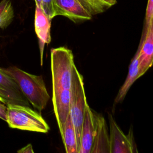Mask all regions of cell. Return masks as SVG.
<instances>
[{"label":"cell","mask_w":153,"mask_h":153,"mask_svg":"<svg viewBox=\"0 0 153 153\" xmlns=\"http://www.w3.org/2000/svg\"><path fill=\"white\" fill-rule=\"evenodd\" d=\"M4 69L16 80L29 103L40 113L50 99L42 76L27 73L16 66Z\"/></svg>","instance_id":"obj_1"},{"label":"cell","mask_w":153,"mask_h":153,"mask_svg":"<svg viewBox=\"0 0 153 153\" xmlns=\"http://www.w3.org/2000/svg\"><path fill=\"white\" fill-rule=\"evenodd\" d=\"M7 123L12 128L39 133H47L50 127L40 113L30 106L9 104L7 105Z\"/></svg>","instance_id":"obj_2"},{"label":"cell","mask_w":153,"mask_h":153,"mask_svg":"<svg viewBox=\"0 0 153 153\" xmlns=\"http://www.w3.org/2000/svg\"><path fill=\"white\" fill-rule=\"evenodd\" d=\"M75 66L72 51L65 47L51 49L53 90H71L72 72Z\"/></svg>","instance_id":"obj_3"},{"label":"cell","mask_w":153,"mask_h":153,"mask_svg":"<svg viewBox=\"0 0 153 153\" xmlns=\"http://www.w3.org/2000/svg\"><path fill=\"white\" fill-rule=\"evenodd\" d=\"M71 93V100L70 112L75 129L79 150L81 127L85 110L88 104L84 90L83 76L79 72L75 65L74 66L72 72Z\"/></svg>","instance_id":"obj_4"},{"label":"cell","mask_w":153,"mask_h":153,"mask_svg":"<svg viewBox=\"0 0 153 153\" xmlns=\"http://www.w3.org/2000/svg\"><path fill=\"white\" fill-rule=\"evenodd\" d=\"M0 102L5 105L17 104L30 106L16 80L0 68Z\"/></svg>","instance_id":"obj_5"},{"label":"cell","mask_w":153,"mask_h":153,"mask_svg":"<svg viewBox=\"0 0 153 153\" xmlns=\"http://www.w3.org/2000/svg\"><path fill=\"white\" fill-rule=\"evenodd\" d=\"M110 153L137 152L134 142L132 130L125 134L121 130L111 115H109Z\"/></svg>","instance_id":"obj_6"},{"label":"cell","mask_w":153,"mask_h":153,"mask_svg":"<svg viewBox=\"0 0 153 153\" xmlns=\"http://www.w3.org/2000/svg\"><path fill=\"white\" fill-rule=\"evenodd\" d=\"M71 100V90L62 88L53 90L52 102L60 133L62 131L70 114Z\"/></svg>","instance_id":"obj_7"},{"label":"cell","mask_w":153,"mask_h":153,"mask_svg":"<svg viewBox=\"0 0 153 153\" xmlns=\"http://www.w3.org/2000/svg\"><path fill=\"white\" fill-rule=\"evenodd\" d=\"M96 130V114H94L88 105L87 106L82 121L79 153H91L93 146Z\"/></svg>","instance_id":"obj_8"},{"label":"cell","mask_w":153,"mask_h":153,"mask_svg":"<svg viewBox=\"0 0 153 153\" xmlns=\"http://www.w3.org/2000/svg\"><path fill=\"white\" fill-rule=\"evenodd\" d=\"M58 16H65L78 23L90 20L91 14L78 0H55Z\"/></svg>","instance_id":"obj_9"},{"label":"cell","mask_w":153,"mask_h":153,"mask_svg":"<svg viewBox=\"0 0 153 153\" xmlns=\"http://www.w3.org/2000/svg\"><path fill=\"white\" fill-rule=\"evenodd\" d=\"M139 67L142 76L153 65V20L142 35L139 46Z\"/></svg>","instance_id":"obj_10"},{"label":"cell","mask_w":153,"mask_h":153,"mask_svg":"<svg viewBox=\"0 0 153 153\" xmlns=\"http://www.w3.org/2000/svg\"><path fill=\"white\" fill-rule=\"evenodd\" d=\"M51 19L44 13L41 8L35 5L34 25L35 32L38 38L41 66L42 65L43 52L45 44H48L51 41Z\"/></svg>","instance_id":"obj_11"},{"label":"cell","mask_w":153,"mask_h":153,"mask_svg":"<svg viewBox=\"0 0 153 153\" xmlns=\"http://www.w3.org/2000/svg\"><path fill=\"white\" fill-rule=\"evenodd\" d=\"M110 153V137L105 118L96 114V130L91 153Z\"/></svg>","instance_id":"obj_12"},{"label":"cell","mask_w":153,"mask_h":153,"mask_svg":"<svg viewBox=\"0 0 153 153\" xmlns=\"http://www.w3.org/2000/svg\"><path fill=\"white\" fill-rule=\"evenodd\" d=\"M138 56L139 49H137L134 57L132 59V61L131 62L127 78L117 94V96L115 99L114 103H118L122 102L126 97L127 93L128 92V90L130 89L133 82L137 78L140 77Z\"/></svg>","instance_id":"obj_13"},{"label":"cell","mask_w":153,"mask_h":153,"mask_svg":"<svg viewBox=\"0 0 153 153\" xmlns=\"http://www.w3.org/2000/svg\"><path fill=\"white\" fill-rule=\"evenodd\" d=\"M60 134L66 152L67 153H79V150L76 131L72 120L71 112L67 118Z\"/></svg>","instance_id":"obj_14"},{"label":"cell","mask_w":153,"mask_h":153,"mask_svg":"<svg viewBox=\"0 0 153 153\" xmlns=\"http://www.w3.org/2000/svg\"><path fill=\"white\" fill-rule=\"evenodd\" d=\"M14 13L10 0H2L0 2V28L5 29L13 20Z\"/></svg>","instance_id":"obj_15"},{"label":"cell","mask_w":153,"mask_h":153,"mask_svg":"<svg viewBox=\"0 0 153 153\" xmlns=\"http://www.w3.org/2000/svg\"><path fill=\"white\" fill-rule=\"evenodd\" d=\"M41 9L50 19L58 16L57 7L55 0H41Z\"/></svg>","instance_id":"obj_16"},{"label":"cell","mask_w":153,"mask_h":153,"mask_svg":"<svg viewBox=\"0 0 153 153\" xmlns=\"http://www.w3.org/2000/svg\"><path fill=\"white\" fill-rule=\"evenodd\" d=\"M153 20V0H148L146 10L145 22L143 34H144L148 29L149 25Z\"/></svg>","instance_id":"obj_17"},{"label":"cell","mask_w":153,"mask_h":153,"mask_svg":"<svg viewBox=\"0 0 153 153\" xmlns=\"http://www.w3.org/2000/svg\"><path fill=\"white\" fill-rule=\"evenodd\" d=\"M0 118L7 122V106L0 102Z\"/></svg>","instance_id":"obj_18"},{"label":"cell","mask_w":153,"mask_h":153,"mask_svg":"<svg viewBox=\"0 0 153 153\" xmlns=\"http://www.w3.org/2000/svg\"><path fill=\"white\" fill-rule=\"evenodd\" d=\"M17 152L19 153H29V152H34L33 149H32V146L31 144H28L26 146L21 148L20 150L17 151Z\"/></svg>","instance_id":"obj_19"},{"label":"cell","mask_w":153,"mask_h":153,"mask_svg":"<svg viewBox=\"0 0 153 153\" xmlns=\"http://www.w3.org/2000/svg\"><path fill=\"white\" fill-rule=\"evenodd\" d=\"M103 3L106 4L109 8L117 3V0H100Z\"/></svg>","instance_id":"obj_20"},{"label":"cell","mask_w":153,"mask_h":153,"mask_svg":"<svg viewBox=\"0 0 153 153\" xmlns=\"http://www.w3.org/2000/svg\"><path fill=\"white\" fill-rule=\"evenodd\" d=\"M35 2V5H37L38 7H41V0H34Z\"/></svg>","instance_id":"obj_21"}]
</instances>
